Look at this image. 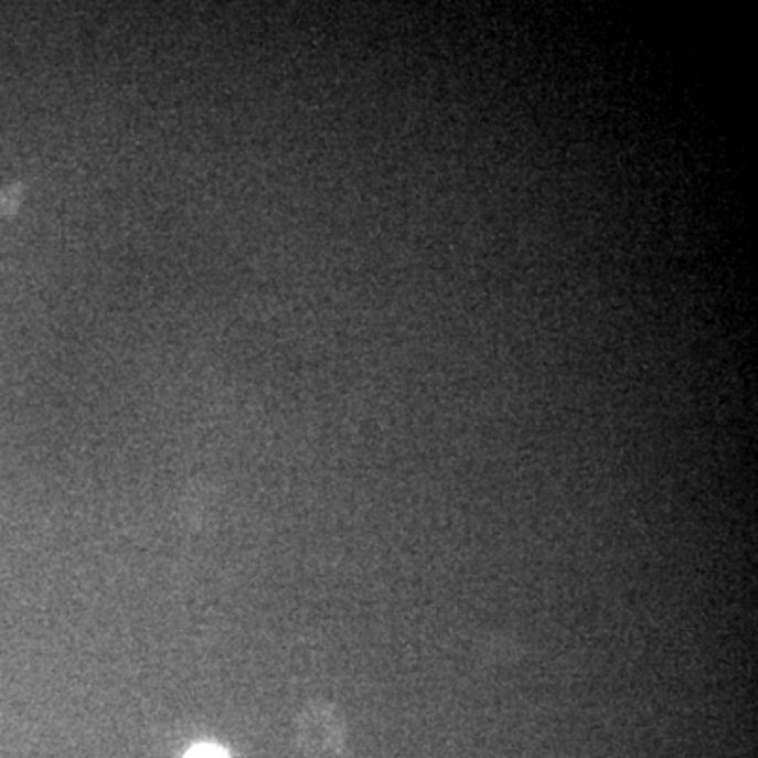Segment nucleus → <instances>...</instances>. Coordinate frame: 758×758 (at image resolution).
<instances>
[{
	"mask_svg": "<svg viewBox=\"0 0 758 758\" xmlns=\"http://www.w3.org/2000/svg\"><path fill=\"white\" fill-rule=\"evenodd\" d=\"M299 744L310 752H340L344 723L331 706H310L298 718Z\"/></svg>",
	"mask_w": 758,
	"mask_h": 758,
	"instance_id": "obj_1",
	"label": "nucleus"
},
{
	"mask_svg": "<svg viewBox=\"0 0 758 758\" xmlns=\"http://www.w3.org/2000/svg\"><path fill=\"white\" fill-rule=\"evenodd\" d=\"M184 758H228V752L215 744H199Z\"/></svg>",
	"mask_w": 758,
	"mask_h": 758,
	"instance_id": "obj_2",
	"label": "nucleus"
}]
</instances>
